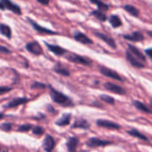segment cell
<instances>
[{"label": "cell", "instance_id": "obj_31", "mask_svg": "<svg viewBox=\"0 0 152 152\" xmlns=\"http://www.w3.org/2000/svg\"><path fill=\"white\" fill-rule=\"evenodd\" d=\"M12 126H13V124H10V123H5V124H1V126H0V128H1L3 131L9 132V131H11Z\"/></svg>", "mask_w": 152, "mask_h": 152}, {"label": "cell", "instance_id": "obj_13", "mask_svg": "<svg viewBox=\"0 0 152 152\" xmlns=\"http://www.w3.org/2000/svg\"><path fill=\"white\" fill-rule=\"evenodd\" d=\"M73 37H74V39L76 40L83 43V44H92V40L87 35H85L83 32L75 31L74 34H73Z\"/></svg>", "mask_w": 152, "mask_h": 152}, {"label": "cell", "instance_id": "obj_30", "mask_svg": "<svg viewBox=\"0 0 152 152\" xmlns=\"http://www.w3.org/2000/svg\"><path fill=\"white\" fill-rule=\"evenodd\" d=\"M32 132H33L34 134L39 135V136L44 134V132H45L44 129H43L42 127H40V126H34V127L32 128Z\"/></svg>", "mask_w": 152, "mask_h": 152}, {"label": "cell", "instance_id": "obj_19", "mask_svg": "<svg viewBox=\"0 0 152 152\" xmlns=\"http://www.w3.org/2000/svg\"><path fill=\"white\" fill-rule=\"evenodd\" d=\"M132 104H133V106H134L138 110H140V111H142V112H144V113L152 114L151 109H150L148 107H147L145 104H143L142 102L138 101V100H133V101H132Z\"/></svg>", "mask_w": 152, "mask_h": 152}, {"label": "cell", "instance_id": "obj_14", "mask_svg": "<svg viewBox=\"0 0 152 152\" xmlns=\"http://www.w3.org/2000/svg\"><path fill=\"white\" fill-rule=\"evenodd\" d=\"M128 50H129L134 56H136L139 60H140L141 62H143V63L146 62V57H145V56H144V55L140 51V49L137 48L136 47H134V46L129 44V45H128Z\"/></svg>", "mask_w": 152, "mask_h": 152}, {"label": "cell", "instance_id": "obj_5", "mask_svg": "<svg viewBox=\"0 0 152 152\" xmlns=\"http://www.w3.org/2000/svg\"><path fill=\"white\" fill-rule=\"evenodd\" d=\"M68 60L72 63H75V64H84V65H91V64H92L91 60H90L89 58L82 56H78V55H74V54L69 56Z\"/></svg>", "mask_w": 152, "mask_h": 152}, {"label": "cell", "instance_id": "obj_24", "mask_svg": "<svg viewBox=\"0 0 152 152\" xmlns=\"http://www.w3.org/2000/svg\"><path fill=\"white\" fill-rule=\"evenodd\" d=\"M127 133H128L129 135L132 136V137H135V138H138V139H140V140H146V141L148 140V139L144 134H142L140 132H139V131L136 130V129H131V130H129V131L127 132Z\"/></svg>", "mask_w": 152, "mask_h": 152}, {"label": "cell", "instance_id": "obj_23", "mask_svg": "<svg viewBox=\"0 0 152 152\" xmlns=\"http://www.w3.org/2000/svg\"><path fill=\"white\" fill-rule=\"evenodd\" d=\"M70 121H71V115L70 114H64V115H63V116L59 120H57L56 122V124L58 126H64V125H68L70 124Z\"/></svg>", "mask_w": 152, "mask_h": 152}, {"label": "cell", "instance_id": "obj_17", "mask_svg": "<svg viewBox=\"0 0 152 152\" xmlns=\"http://www.w3.org/2000/svg\"><path fill=\"white\" fill-rule=\"evenodd\" d=\"M79 143V140L77 138L75 137H72L68 140L67 143H66V146H67V149H68V152H75L76 150V148H77V145Z\"/></svg>", "mask_w": 152, "mask_h": 152}, {"label": "cell", "instance_id": "obj_16", "mask_svg": "<svg viewBox=\"0 0 152 152\" xmlns=\"http://www.w3.org/2000/svg\"><path fill=\"white\" fill-rule=\"evenodd\" d=\"M29 23L32 25V27L39 32H41V33H47V34H55L56 32L51 31V30H48L47 28H44V27H41L40 25H39L37 23H35L34 21H32L31 19H28Z\"/></svg>", "mask_w": 152, "mask_h": 152}, {"label": "cell", "instance_id": "obj_11", "mask_svg": "<svg viewBox=\"0 0 152 152\" xmlns=\"http://www.w3.org/2000/svg\"><path fill=\"white\" fill-rule=\"evenodd\" d=\"M55 145H56V142H55L54 138L51 135L47 134L44 139V142H43V147H44V149L46 150V152H51L54 149Z\"/></svg>", "mask_w": 152, "mask_h": 152}, {"label": "cell", "instance_id": "obj_25", "mask_svg": "<svg viewBox=\"0 0 152 152\" xmlns=\"http://www.w3.org/2000/svg\"><path fill=\"white\" fill-rule=\"evenodd\" d=\"M0 33L6 36L7 39H11V36H12L11 29L9 26H7L6 24H0Z\"/></svg>", "mask_w": 152, "mask_h": 152}, {"label": "cell", "instance_id": "obj_7", "mask_svg": "<svg viewBox=\"0 0 152 152\" xmlns=\"http://www.w3.org/2000/svg\"><path fill=\"white\" fill-rule=\"evenodd\" d=\"M94 34H95L96 37H98L99 39H100L101 40H103L104 42H106L110 48H112L114 49L116 48V44H115V39L113 38H111V37H109V36H107V35H106L104 33L98 32V31H95Z\"/></svg>", "mask_w": 152, "mask_h": 152}, {"label": "cell", "instance_id": "obj_37", "mask_svg": "<svg viewBox=\"0 0 152 152\" xmlns=\"http://www.w3.org/2000/svg\"><path fill=\"white\" fill-rule=\"evenodd\" d=\"M37 1H38L39 4H41V5L47 6V5L49 4V1H50V0H37Z\"/></svg>", "mask_w": 152, "mask_h": 152}, {"label": "cell", "instance_id": "obj_15", "mask_svg": "<svg viewBox=\"0 0 152 152\" xmlns=\"http://www.w3.org/2000/svg\"><path fill=\"white\" fill-rule=\"evenodd\" d=\"M29 101L28 99L26 98H16L13 100H11L8 104H7L6 107L7 108H13V107H16L20 105H23V104H25Z\"/></svg>", "mask_w": 152, "mask_h": 152}, {"label": "cell", "instance_id": "obj_34", "mask_svg": "<svg viewBox=\"0 0 152 152\" xmlns=\"http://www.w3.org/2000/svg\"><path fill=\"white\" fill-rule=\"evenodd\" d=\"M44 89V88H46V85L45 84H43V83H34L32 85H31V89Z\"/></svg>", "mask_w": 152, "mask_h": 152}, {"label": "cell", "instance_id": "obj_9", "mask_svg": "<svg viewBox=\"0 0 152 152\" xmlns=\"http://www.w3.org/2000/svg\"><path fill=\"white\" fill-rule=\"evenodd\" d=\"M26 49L30 53H31L33 55L39 56V55H41L42 54V48H41L40 45L38 42H35V41L27 43L26 44Z\"/></svg>", "mask_w": 152, "mask_h": 152}, {"label": "cell", "instance_id": "obj_3", "mask_svg": "<svg viewBox=\"0 0 152 152\" xmlns=\"http://www.w3.org/2000/svg\"><path fill=\"white\" fill-rule=\"evenodd\" d=\"M125 56H126L127 61L131 64L132 66H133L135 68H139V69H141V68L145 67V64L143 62H141L140 60H139L136 56H134L129 50H126Z\"/></svg>", "mask_w": 152, "mask_h": 152}, {"label": "cell", "instance_id": "obj_18", "mask_svg": "<svg viewBox=\"0 0 152 152\" xmlns=\"http://www.w3.org/2000/svg\"><path fill=\"white\" fill-rule=\"evenodd\" d=\"M46 46L49 49V51H51L52 53H54L56 56H63L65 53V50L63 48L59 47V46L51 45V44H48V43H46Z\"/></svg>", "mask_w": 152, "mask_h": 152}, {"label": "cell", "instance_id": "obj_29", "mask_svg": "<svg viewBox=\"0 0 152 152\" xmlns=\"http://www.w3.org/2000/svg\"><path fill=\"white\" fill-rule=\"evenodd\" d=\"M99 99H100L102 101H104V102H106V103H107V104H110V105H114V104H115V99H114V98H112V97H110V96H108V95H100V96H99Z\"/></svg>", "mask_w": 152, "mask_h": 152}, {"label": "cell", "instance_id": "obj_38", "mask_svg": "<svg viewBox=\"0 0 152 152\" xmlns=\"http://www.w3.org/2000/svg\"><path fill=\"white\" fill-rule=\"evenodd\" d=\"M0 9H1V10H5V9H6L5 6L3 5V3H2L1 1H0Z\"/></svg>", "mask_w": 152, "mask_h": 152}, {"label": "cell", "instance_id": "obj_28", "mask_svg": "<svg viewBox=\"0 0 152 152\" xmlns=\"http://www.w3.org/2000/svg\"><path fill=\"white\" fill-rule=\"evenodd\" d=\"M55 72H56V73H58V74L63 75V76H69V75H70V72H69L67 69L62 68V67H60V66H56V67L55 68Z\"/></svg>", "mask_w": 152, "mask_h": 152}, {"label": "cell", "instance_id": "obj_36", "mask_svg": "<svg viewBox=\"0 0 152 152\" xmlns=\"http://www.w3.org/2000/svg\"><path fill=\"white\" fill-rule=\"evenodd\" d=\"M145 53H146V55L150 58V60L152 61V48H147V49L145 50Z\"/></svg>", "mask_w": 152, "mask_h": 152}, {"label": "cell", "instance_id": "obj_10", "mask_svg": "<svg viewBox=\"0 0 152 152\" xmlns=\"http://www.w3.org/2000/svg\"><path fill=\"white\" fill-rule=\"evenodd\" d=\"M124 38L132 42H140L144 40V35L140 31H134L131 34L124 35Z\"/></svg>", "mask_w": 152, "mask_h": 152}, {"label": "cell", "instance_id": "obj_26", "mask_svg": "<svg viewBox=\"0 0 152 152\" xmlns=\"http://www.w3.org/2000/svg\"><path fill=\"white\" fill-rule=\"evenodd\" d=\"M90 1L92 4H95L100 11H107L109 8L108 5L103 3L102 1H100V0H90Z\"/></svg>", "mask_w": 152, "mask_h": 152}, {"label": "cell", "instance_id": "obj_39", "mask_svg": "<svg viewBox=\"0 0 152 152\" xmlns=\"http://www.w3.org/2000/svg\"><path fill=\"white\" fill-rule=\"evenodd\" d=\"M147 33H148V35L149 37L152 38V31H147Z\"/></svg>", "mask_w": 152, "mask_h": 152}, {"label": "cell", "instance_id": "obj_6", "mask_svg": "<svg viewBox=\"0 0 152 152\" xmlns=\"http://www.w3.org/2000/svg\"><path fill=\"white\" fill-rule=\"evenodd\" d=\"M87 146L91 148H97V147H102V146H107L112 144L111 141L109 140H100L98 138H91L87 141Z\"/></svg>", "mask_w": 152, "mask_h": 152}, {"label": "cell", "instance_id": "obj_8", "mask_svg": "<svg viewBox=\"0 0 152 152\" xmlns=\"http://www.w3.org/2000/svg\"><path fill=\"white\" fill-rule=\"evenodd\" d=\"M97 124L100 127H104V128H107V129H112V130H119L121 128V126L116 124L114 123L112 121H108V120H103V119H99L97 121Z\"/></svg>", "mask_w": 152, "mask_h": 152}, {"label": "cell", "instance_id": "obj_35", "mask_svg": "<svg viewBox=\"0 0 152 152\" xmlns=\"http://www.w3.org/2000/svg\"><path fill=\"white\" fill-rule=\"evenodd\" d=\"M0 52H2L4 54H10L11 53V51L7 48L3 47V46H0Z\"/></svg>", "mask_w": 152, "mask_h": 152}, {"label": "cell", "instance_id": "obj_33", "mask_svg": "<svg viewBox=\"0 0 152 152\" xmlns=\"http://www.w3.org/2000/svg\"><path fill=\"white\" fill-rule=\"evenodd\" d=\"M12 91V88L7 87V86H0V95H3L7 92H9Z\"/></svg>", "mask_w": 152, "mask_h": 152}, {"label": "cell", "instance_id": "obj_4", "mask_svg": "<svg viewBox=\"0 0 152 152\" xmlns=\"http://www.w3.org/2000/svg\"><path fill=\"white\" fill-rule=\"evenodd\" d=\"M104 87L108 91L118 94V95H125L126 94V91L123 87H121V86H119L117 84L112 83H105Z\"/></svg>", "mask_w": 152, "mask_h": 152}, {"label": "cell", "instance_id": "obj_2", "mask_svg": "<svg viewBox=\"0 0 152 152\" xmlns=\"http://www.w3.org/2000/svg\"><path fill=\"white\" fill-rule=\"evenodd\" d=\"M99 72H101V74L107 76L108 78H111V79H114V80H116L119 82H124V78L122 76L119 75L115 71H114L110 68H107L106 66H99Z\"/></svg>", "mask_w": 152, "mask_h": 152}, {"label": "cell", "instance_id": "obj_1", "mask_svg": "<svg viewBox=\"0 0 152 152\" xmlns=\"http://www.w3.org/2000/svg\"><path fill=\"white\" fill-rule=\"evenodd\" d=\"M49 89H50V97L54 102H56L61 106H65V107L72 106V100L67 96H65L64 94H63L60 91H57L51 86L49 87Z\"/></svg>", "mask_w": 152, "mask_h": 152}, {"label": "cell", "instance_id": "obj_32", "mask_svg": "<svg viewBox=\"0 0 152 152\" xmlns=\"http://www.w3.org/2000/svg\"><path fill=\"white\" fill-rule=\"evenodd\" d=\"M31 128H32V125H31V124H23V125L19 126L18 131H19V132H28V131H30Z\"/></svg>", "mask_w": 152, "mask_h": 152}, {"label": "cell", "instance_id": "obj_21", "mask_svg": "<svg viewBox=\"0 0 152 152\" xmlns=\"http://www.w3.org/2000/svg\"><path fill=\"white\" fill-rule=\"evenodd\" d=\"M109 23H110V24L112 25L113 28H118V27H121L123 25L120 17L118 15H112L109 17Z\"/></svg>", "mask_w": 152, "mask_h": 152}, {"label": "cell", "instance_id": "obj_27", "mask_svg": "<svg viewBox=\"0 0 152 152\" xmlns=\"http://www.w3.org/2000/svg\"><path fill=\"white\" fill-rule=\"evenodd\" d=\"M91 15L95 16L98 20H99L100 22H106L107 17V15L100 10H96V11H92L91 12Z\"/></svg>", "mask_w": 152, "mask_h": 152}, {"label": "cell", "instance_id": "obj_41", "mask_svg": "<svg viewBox=\"0 0 152 152\" xmlns=\"http://www.w3.org/2000/svg\"><path fill=\"white\" fill-rule=\"evenodd\" d=\"M150 109H151V111H152V100L150 101Z\"/></svg>", "mask_w": 152, "mask_h": 152}, {"label": "cell", "instance_id": "obj_42", "mask_svg": "<svg viewBox=\"0 0 152 152\" xmlns=\"http://www.w3.org/2000/svg\"><path fill=\"white\" fill-rule=\"evenodd\" d=\"M0 150H1V148H0Z\"/></svg>", "mask_w": 152, "mask_h": 152}, {"label": "cell", "instance_id": "obj_20", "mask_svg": "<svg viewBox=\"0 0 152 152\" xmlns=\"http://www.w3.org/2000/svg\"><path fill=\"white\" fill-rule=\"evenodd\" d=\"M72 128H81V129H89L90 124L84 119H79L74 122V124H72Z\"/></svg>", "mask_w": 152, "mask_h": 152}, {"label": "cell", "instance_id": "obj_22", "mask_svg": "<svg viewBox=\"0 0 152 152\" xmlns=\"http://www.w3.org/2000/svg\"><path fill=\"white\" fill-rule=\"evenodd\" d=\"M124 9L128 13L130 14L132 16H134V17H138L139 15H140V10L138 8H136L135 7L132 6V5H125L124 7Z\"/></svg>", "mask_w": 152, "mask_h": 152}, {"label": "cell", "instance_id": "obj_40", "mask_svg": "<svg viewBox=\"0 0 152 152\" xmlns=\"http://www.w3.org/2000/svg\"><path fill=\"white\" fill-rule=\"evenodd\" d=\"M4 116H5V115H4L3 113H0V120L3 119V118H4Z\"/></svg>", "mask_w": 152, "mask_h": 152}, {"label": "cell", "instance_id": "obj_12", "mask_svg": "<svg viewBox=\"0 0 152 152\" xmlns=\"http://www.w3.org/2000/svg\"><path fill=\"white\" fill-rule=\"evenodd\" d=\"M1 2L3 3V5L5 6V7L10 11H12L13 13L16 14V15H21L22 11L19 6L14 4L11 0H1Z\"/></svg>", "mask_w": 152, "mask_h": 152}]
</instances>
